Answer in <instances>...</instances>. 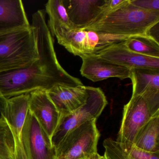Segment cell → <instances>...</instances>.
Returning <instances> with one entry per match:
<instances>
[{"label":"cell","instance_id":"cell-1","mask_svg":"<svg viewBox=\"0 0 159 159\" xmlns=\"http://www.w3.org/2000/svg\"><path fill=\"white\" fill-rule=\"evenodd\" d=\"M45 15L44 10H39L32 16L31 25L36 36L38 59L25 67L0 73V92L6 99L37 90L47 91L57 84L83 85L59 64Z\"/></svg>","mask_w":159,"mask_h":159},{"label":"cell","instance_id":"cell-2","mask_svg":"<svg viewBox=\"0 0 159 159\" xmlns=\"http://www.w3.org/2000/svg\"><path fill=\"white\" fill-rule=\"evenodd\" d=\"M159 23V11L143 10L130 0L120 8L97 18L82 30L116 36H148L151 29Z\"/></svg>","mask_w":159,"mask_h":159},{"label":"cell","instance_id":"cell-3","mask_svg":"<svg viewBox=\"0 0 159 159\" xmlns=\"http://www.w3.org/2000/svg\"><path fill=\"white\" fill-rule=\"evenodd\" d=\"M38 58L32 26L0 33V73L25 67Z\"/></svg>","mask_w":159,"mask_h":159},{"label":"cell","instance_id":"cell-4","mask_svg":"<svg viewBox=\"0 0 159 159\" xmlns=\"http://www.w3.org/2000/svg\"><path fill=\"white\" fill-rule=\"evenodd\" d=\"M159 115V96H132L125 105L116 141L130 147L139 130L149 120Z\"/></svg>","mask_w":159,"mask_h":159},{"label":"cell","instance_id":"cell-5","mask_svg":"<svg viewBox=\"0 0 159 159\" xmlns=\"http://www.w3.org/2000/svg\"><path fill=\"white\" fill-rule=\"evenodd\" d=\"M96 120L88 121L70 131L56 148L57 159H91L98 155L100 133Z\"/></svg>","mask_w":159,"mask_h":159},{"label":"cell","instance_id":"cell-6","mask_svg":"<svg viewBox=\"0 0 159 159\" xmlns=\"http://www.w3.org/2000/svg\"><path fill=\"white\" fill-rule=\"evenodd\" d=\"M129 38L82 30H72L56 37L60 45L80 57L96 55L110 45L122 42Z\"/></svg>","mask_w":159,"mask_h":159},{"label":"cell","instance_id":"cell-7","mask_svg":"<svg viewBox=\"0 0 159 159\" xmlns=\"http://www.w3.org/2000/svg\"><path fill=\"white\" fill-rule=\"evenodd\" d=\"M87 87L88 97L85 104L72 114L61 117L52 139L55 148L70 131L88 121L97 120L107 105V98L100 88Z\"/></svg>","mask_w":159,"mask_h":159},{"label":"cell","instance_id":"cell-8","mask_svg":"<svg viewBox=\"0 0 159 159\" xmlns=\"http://www.w3.org/2000/svg\"><path fill=\"white\" fill-rule=\"evenodd\" d=\"M23 140L28 159H57L56 149L52 140L29 110L23 127Z\"/></svg>","mask_w":159,"mask_h":159},{"label":"cell","instance_id":"cell-9","mask_svg":"<svg viewBox=\"0 0 159 159\" xmlns=\"http://www.w3.org/2000/svg\"><path fill=\"white\" fill-rule=\"evenodd\" d=\"M29 99L30 93L7 99L3 114L13 137L16 159H28L23 144V131Z\"/></svg>","mask_w":159,"mask_h":159},{"label":"cell","instance_id":"cell-10","mask_svg":"<svg viewBox=\"0 0 159 159\" xmlns=\"http://www.w3.org/2000/svg\"><path fill=\"white\" fill-rule=\"evenodd\" d=\"M46 93L61 117L67 116L82 107L88 97L87 86L57 84Z\"/></svg>","mask_w":159,"mask_h":159},{"label":"cell","instance_id":"cell-11","mask_svg":"<svg viewBox=\"0 0 159 159\" xmlns=\"http://www.w3.org/2000/svg\"><path fill=\"white\" fill-rule=\"evenodd\" d=\"M28 110L52 140L60 122L61 115L45 90H37L30 93Z\"/></svg>","mask_w":159,"mask_h":159},{"label":"cell","instance_id":"cell-12","mask_svg":"<svg viewBox=\"0 0 159 159\" xmlns=\"http://www.w3.org/2000/svg\"><path fill=\"white\" fill-rule=\"evenodd\" d=\"M123 42L110 45L96 56L130 70L146 69L159 70V58L142 55L130 51Z\"/></svg>","mask_w":159,"mask_h":159},{"label":"cell","instance_id":"cell-13","mask_svg":"<svg viewBox=\"0 0 159 159\" xmlns=\"http://www.w3.org/2000/svg\"><path fill=\"white\" fill-rule=\"evenodd\" d=\"M80 57L82 59L81 74L94 82L111 78H117L121 80L130 78L131 70L123 66L107 61L96 55H84Z\"/></svg>","mask_w":159,"mask_h":159},{"label":"cell","instance_id":"cell-14","mask_svg":"<svg viewBox=\"0 0 159 159\" xmlns=\"http://www.w3.org/2000/svg\"><path fill=\"white\" fill-rule=\"evenodd\" d=\"M73 30L84 28L98 16L104 0H63Z\"/></svg>","mask_w":159,"mask_h":159},{"label":"cell","instance_id":"cell-15","mask_svg":"<svg viewBox=\"0 0 159 159\" xmlns=\"http://www.w3.org/2000/svg\"><path fill=\"white\" fill-rule=\"evenodd\" d=\"M31 26L21 0H0V33Z\"/></svg>","mask_w":159,"mask_h":159},{"label":"cell","instance_id":"cell-16","mask_svg":"<svg viewBox=\"0 0 159 159\" xmlns=\"http://www.w3.org/2000/svg\"><path fill=\"white\" fill-rule=\"evenodd\" d=\"M132 96H159V70L146 69L131 70Z\"/></svg>","mask_w":159,"mask_h":159},{"label":"cell","instance_id":"cell-17","mask_svg":"<svg viewBox=\"0 0 159 159\" xmlns=\"http://www.w3.org/2000/svg\"><path fill=\"white\" fill-rule=\"evenodd\" d=\"M48 28L53 37L73 30L63 0H49L45 5Z\"/></svg>","mask_w":159,"mask_h":159},{"label":"cell","instance_id":"cell-18","mask_svg":"<svg viewBox=\"0 0 159 159\" xmlns=\"http://www.w3.org/2000/svg\"><path fill=\"white\" fill-rule=\"evenodd\" d=\"M103 145L104 156L107 159H159V152H146L133 145L128 147L111 138L105 139Z\"/></svg>","mask_w":159,"mask_h":159},{"label":"cell","instance_id":"cell-19","mask_svg":"<svg viewBox=\"0 0 159 159\" xmlns=\"http://www.w3.org/2000/svg\"><path fill=\"white\" fill-rule=\"evenodd\" d=\"M133 145L146 152H159V115L151 119L141 127Z\"/></svg>","mask_w":159,"mask_h":159},{"label":"cell","instance_id":"cell-20","mask_svg":"<svg viewBox=\"0 0 159 159\" xmlns=\"http://www.w3.org/2000/svg\"><path fill=\"white\" fill-rule=\"evenodd\" d=\"M123 43L127 49L139 54L159 58V42L150 36L131 37Z\"/></svg>","mask_w":159,"mask_h":159},{"label":"cell","instance_id":"cell-21","mask_svg":"<svg viewBox=\"0 0 159 159\" xmlns=\"http://www.w3.org/2000/svg\"><path fill=\"white\" fill-rule=\"evenodd\" d=\"M0 159H16L13 137L3 115L0 117Z\"/></svg>","mask_w":159,"mask_h":159},{"label":"cell","instance_id":"cell-22","mask_svg":"<svg viewBox=\"0 0 159 159\" xmlns=\"http://www.w3.org/2000/svg\"><path fill=\"white\" fill-rule=\"evenodd\" d=\"M134 6L143 10L159 11V0H130Z\"/></svg>","mask_w":159,"mask_h":159},{"label":"cell","instance_id":"cell-23","mask_svg":"<svg viewBox=\"0 0 159 159\" xmlns=\"http://www.w3.org/2000/svg\"><path fill=\"white\" fill-rule=\"evenodd\" d=\"M7 99L2 96L0 92V117L4 114V110L6 107Z\"/></svg>","mask_w":159,"mask_h":159},{"label":"cell","instance_id":"cell-24","mask_svg":"<svg viewBox=\"0 0 159 159\" xmlns=\"http://www.w3.org/2000/svg\"><path fill=\"white\" fill-rule=\"evenodd\" d=\"M100 157H101V155H99V154L98 155H97L96 157H94V158H92L91 159H100Z\"/></svg>","mask_w":159,"mask_h":159},{"label":"cell","instance_id":"cell-25","mask_svg":"<svg viewBox=\"0 0 159 159\" xmlns=\"http://www.w3.org/2000/svg\"><path fill=\"white\" fill-rule=\"evenodd\" d=\"M100 159H107V158L104 156H101L100 157Z\"/></svg>","mask_w":159,"mask_h":159}]
</instances>
